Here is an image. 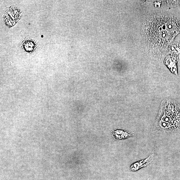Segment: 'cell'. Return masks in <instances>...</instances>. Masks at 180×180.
Instances as JSON below:
<instances>
[{
    "label": "cell",
    "mask_w": 180,
    "mask_h": 180,
    "mask_svg": "<svg viewBox=\"0 0 180 180\" xmlns=\"http://www.w3.org/2000/svg\"><path fill=\"white\" fill-rule=\"evenodd\" d=\"M114 139L120 140L132 137L133 135L132 133L123 130H117L113 133Z\"/></svg>",
    "instance_id": "5b68a950"
},
{
    "label": "cell",
    "mask_w": 180,
    "mask_h": 180,
    "mask_svg": "<svg viewBox=\"0 0 180 180\" xmlns=\"http://www.w3.org/2000/svg\"><path fill=\"white\" fill-rule=\"evenodd\" d=\"M145 30L149 46L159 50L163 49L180 32V18L164 15L149 18Z\"/></svg>",
    "instance_id": "6da1fadb"
},
{
    "label": "cell",
    "mask_w": 180,
    "mask_h": 180,
    "mask_svg": "<svg viewBox=\"0 0 180 180\" xmlns=\"http://www.w3.org/2000/svg\"><path fill=\"white\" fill-rule=\"evenodd\" d=\"M171 55L177 58L178 62L180 60V42L174 44L170 48Z\"/></svg>",
    "instance_id": "8992f818"
},
{
    "label": "cell",
    "mask_w": 180,
    "mask_h": 180,
    "mask_svg": "<svg viewBox=\"0 0 180 180\" xmlns=\"http://www.w3.org/2000/svg\"><path fill=\"white\" fill-rule=\"evenodd\" d=\"M154 150H153L148 157L142 161H138L132 164L130 167L131 170L136 171L143 167L147 166L153 162V159Z\"/></svg>",
    "instance_id": "3957f363"
},
{
    "label": "cell",
    "mask_w": 180,
    "mask_h": 180,
    "mask_svg": "<svg viewBox=\"0 0 180 180\" xmlns=\"http://www.w3.org/2000/svg\"><path fill=\"white\" fill-rule=\"evenodd\" d=\"M162 104L155 127L163 132L176 130L180 128V106L176 103L167 101Z\"/></svg>",
    "instance_id": "7a4b0ae2"
},
{
    "label": "cell",
    "mask_w": 180,
    "mask_h": 180,
    "mask_svg": "<svg viewBox=\"0 0 180 180\" xmlns=\"http://www.w3.org/2000/svg\"><path fill=\"white\" fill-rule=\"evenodd\" d=\"M178 62L177 58L173 55L169 56L166 61V65L173 73L177 74L176 63Z\"/></svg>",
    "instance_id": "277c9868"
}]
</instances>
